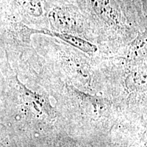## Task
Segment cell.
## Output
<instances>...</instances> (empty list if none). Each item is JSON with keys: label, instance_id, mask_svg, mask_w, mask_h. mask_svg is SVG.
I'll return each mask as SVG.
<instances>
[{"label": "cell", "instance_id": "obj_1", "mask_svg": "<svg viewBox=\"0 0 147 147\" xmlns=\"http://www.w3.org/2000/svg\"><path fill=\"white\" fill-rule=\"evenodd\" d=\"M88 10L97 24L117 36H129L131 23L125 13L122 0H86Z\"/></svg>", "mask_w": 147, "mask_h": 147}, {"label": "cell", "instance_id": "obj_3", "mask_svg": "<svg viewBox=\"0 0 147 147\" xmlns=\"http://www.w3.org/2000/svg\"><path fill=\"white\" fill-rule=\"evenodd\" d=\"M29 32L31 35L33 34H42L45 36H51L53 38H57L65 43L71 46V47L75 48L82 52L91 54L94 53L97 51V47L96 45H93L92 42L89 40L84 39V38L79 37L75 35L68 34H62L53 32L49 29H34L29 28Z\"/></svg>", "mask_w": 147, "mask_h": 147}, {"label": "cell", "instance_id": "obj_2", "mask_svg": "<svg viewBox=\"0 0 147 147\" xmlns=\"http://www.w3.org/2000/svg\"><path fill=\"white\" fill-rule=\"evenodd\" d=\"M48 20L51 31L75 35L81 38L87 37L89 21L74 6L68 5L55 6L48 13Z\"/></svg>", "mask_w": 147, "mask_h": 147}, {"label": "cell", "instance_id": "obj_4", "mask_svg": "<svg viewBox=\"0 0 147 147\" xmlns=\"http://www.w3.org/2000/svg\"><path fill=\"white\" fill-rule=\"evenodd\" d=\"M6 51V48H5L4 40L3 39V37L1 36V32H0V57L3 55V53H4Z\"/></svg>", "mask_w": 147, "mask_h": 147}]
</instances>
